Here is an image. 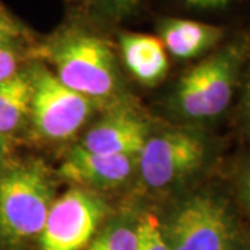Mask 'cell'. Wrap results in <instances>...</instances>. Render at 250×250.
Segmentation results:
<instances>
[{
    "label": "cell",
    "mask_w": 250,
    "mask_h": 250,
    "mask_svg": "<svg viewBox=\"0 0 250 250\" xmlns=\"http://www.w3.org/2000/svg\"><path fill=\"white\" fill-rule=\"evenodd\" d=\"M246 53L245 42H231L185 72L174 95L179 113L189 118H211L221 114L231 103Z\"/></svg>",
    "instance_id": "cell-3"
},
{
    "label": "cell",
    "mask_w": 250,
    "mask_h": 250,
    "mask_svg": "<svg viewBox=\"0 0 250 250\" xmlns=\"http://www.w3.org/2000/svg\"><path fill=\"white\" fill-rule=\"evenodd\" d=\"M246 106H248V113H249L250 117V85L248 88V96H246Z\"/></svg>",
    "instance_id": "cell-21"
},
{
    "label": "cell",
    "mask_w": 250,
    "mask_h": 250,
    "mask_svg": "<svg viewBox=\"0 0 250 250\" xmlns=\"http://www.w3.org/2000/svg\"><path fill=\"white\" fill-rule=\"evenodd\" d=\"M53 202V177L45 163L10 160L0 170L1 248L21 250L38 239Z\"/></svg>",
    "instance_id": "cell-2"
},
{
    "label": "cell",
    "mask_w": 250,
    "mask_h": 250,
    "mask_svg": "<svg viewBox=\"0 0 250 250\" xmlns=\"http://www.w3.org/2000/svg\"><path fill=\"white\" fill-rule=\"evenodd\" d=\"M136 250H171L164 228L156 215L145 213L135 223Z\"/></svg>",
    "instance_id": "cell-15"
},
{
    "label": "cell",
    "mask_w": 250,
    "mask_h": 250,
    "mask_svg": "<svg viewBox=\"0 0 250 250\" xmlns=\"http://www.w3.org/2000/svg\"><path fill=\"white\" fill-rule=\"evenodd\" d=\"M85 250H136L135 224L126 218H116L104 227Z\"/></svg>",
    "instance_id": "cell-14"
},
{
    "label": "cell",
    "mask_w": 250,
    "mask_h": 250,
    "mask_svg": "<svg viewBox=\"0 0 250 250\" xmlns=\"http://www.w3.org/2000/svg\"><path fill=\"white\" fill-rule=\"evenodd\" d=\"M95 22L118 24L136 16L146 0H67Z\"/></svg>",
    "instance_id": "cell-13"
},
{
    "label": "cell",
    "mask_w": 250,
    "mask_h": 250,
    "mask_svg": "<svg viewBox=\"0 0 250 250\" xmlns=\"http://www.w3.org/2000/svg\"><path fill=\"white\" fill-rule=\"evenodd\" d=\"M11 142H13V141H10L6 136L0 135V170L11 160V159H10Z\"/></svg>",
    "instance_id": "cell-19"
},
{
    "label": "cell",
    "mask_w": 250,
    "mask_h": 250,
    "mask_svg": "<svg viewBox=\"0 0 250 250\" xmlns=\"http://www.w3.org/2000/svg\"><path fill=\"white\" fill-rule=\"evenodd\" d=\"M164 228L171 250H235L236 229L223 202L196 195L175 208Z\"/></svg>",
    "instance_id": "cell-5"
},
{
    "label": "cell",
    "mask_w": 250,
    "mask_h": 250,
    "mask_svg": "<svg viewBox=\"0 0 250 250\" xmlns=\"http://www.w3.org/2000/svg\"><path fill=\"white\" fill-rule=\"evenodd\" d=\"M29 57L45 62L68 89L96 106H118L124 89L114 43L82 21H70L29 49Z\"/></svg>",
    "instance_id": "cell-1"
},
{
    "label": "cell",
    "mask_w": 250,
    "mask_h": 250,
    "mask_svg": "<svg viewBox=\"0 0 250 250\" xmlns=\"http://www.w3.org/2000/svg\"><path fill=\"white\" fill-rule=\"evenodd\" d=\"M187 9L195 11H223L235 0H179Z\"/></svg>",
    "instance_id": "cell-18"
},
{
    "label": "cell",
    "mask_w": 250,
    "mask_h": 250,
    "mask_svg": "<svg viewBox=\"0 0 250 250\" xmlns=\"http://www.w3.org/2000/svg\"><path fill=\"white\" fill-rule=\"evenodd\" d=\"M117 52L125 70L146 86L161 82L170 68L168 53L156 35L123 31L118 35Z\"/></svg>",
    "instance_id": "cell-10"
},
{
    "label": "cell",
    "mask_w": 250,
    "mask_h": 250,
    "mask_svg": "<svg viewBox=\"0 0 250 250\" xmlns=\"http://www.w3.org/2000/svg\"><path fill=\"white\" fill-rule=\"evenodd\" d=\"M22 41L0 42V83L11 78L22 67V60L29 56V50H24Z\"/></svg>",
    "instance_id": "cell-16"
},
{
    "label": "cell",
    "mask_w": 250,
    "mask_h": 250,
    "mask_svg": "<svg viewBox=\"0 0 250 250\" xmlns=\"http://www.w3.org/2000/svg\"><path fill=\"white\" fill-rule=\"evenodd\" d=\"M149 138L150 125L139 113L116 106L89 128L78 146L99 154L138 157Z\"/></svg>",
    "instance_id": "cell-8"
},
{
    "label": "cell",
    "mask_w": 250,
    "mask_h": 250,
    "mask_svg": "<svg viewBox=\"0 0 250 250\" xmlns=\"http://www.w3.org/2000/svg\"><path fill=\"white\" fill-rule=\"evenodd\" d=\"M106 202L85 188L68 189L54 199L38 238L39 250H85L106 218Z\"/></svg>",
    "instance_id": "cell-7"
},
{
    "label": "cell",
    "mask_w": 250,
    "mask_h": 250,
    "mask_svg": "<svg viewBox=\"0 0 250 250\" xmlns=\"http://www.w3.org/2000/svg\"><path fill=\"white\" fill-rule=\"evenodd\" d=\"M29 38H31L29 29L13 13H10L0 1V42H6V41L25 42Z\"/></svg>",
    "instance_id": "cell-17"
},
{
    "label": "cell",
    "mask_w": 250,
    "mask_h": 250,
    "mask_svg": "<svg viewBox=\"0 0 250 250\" xmlns=\"http://www.w3.org/2000/svg\"><path fill=\"white\" fill-rule=\"evenodd\" d=\"M243 197H245V202H246L248 207L250 208V172L243 181Z\"/></svg>",
    "instance_id": "cell-20"
},
{
    "label": "cell",
    "mask_w": 250,
    "mask_h": 250,
    "mask_svg": "<svg viewBox=\"0 0 250 250\" xmlns=\"http://www.w3.org/2000/svg\"><path fill=\"white\" fill-rule=\"evenodd\" d=\"M207 146L202 136L184 129L150 135L136 157L143 185L153 190L168 189L192 175L205 163Z\"/></svg>",
    "instance_id": "cell-6"
},
{
    "label": "cell",
    "mask_w": 250,
    "mask_h": 250,
    "mask_svg": "<svg viewBox=\"0 0 250 250\" xmlns=\"http://www.w3.org/2000/svg\"><path fill=\"white\" fill-rule=\"evenodd\" d=\"M32 83L27 64L11 78L0 83V135L13 141L29 124Z\"/></svg>",
    "instance_id": "cell-12"
},
{
    "label": "cell",
    "mask_w": 250,
    "mask_h": 250,
    "mask_svg": "<svg viewBox=\"0 0 250 250\" xmlns=\"http://www.w3.org/2000/svg\"><path fill=\"white\" fill-rule=\"evenodd\" d=\"M136 168V157L99 154L74 146L59 167V175L80 188L107 189L125 184Z\"/></svg>",
    "instance_id": "cell-9"
},
{
    "label": "cell",
    "mask_w": 250,
    "mask_h": 250,
    "mask_svg": "<svg viewBox=\"0 0 250 250\" xmlns=\"http://www.w3.org/2000/svg\"><path fill=\"white\" fill-rule=\"evenodd\" d=\"M157 34L167 53L178 60H190L218 45L225 29L190 18L164 17L157 21Z\"/></svg>",
    "instance_id": "cell-11"
},
{
    "label": "cell",
    "mask_w": 250,
    "mask_h": 250,
    "mask_svg": "<svg viewBox=\"0 0 250 250\" xmlns=\"http://www.w3.org/2000/svg\"><path fill=\"white\" fill-rule=\"evenodd\" d=\"M27 70L32 83L29 113L32 132L52 142L72 138L86 124L96 104L62 85L45 62L32 59Z\"/></svg>",
    "instance_id": "cell-4"
}]
</instances>
